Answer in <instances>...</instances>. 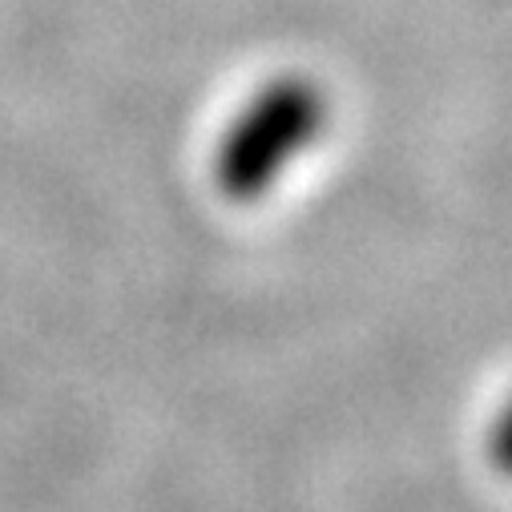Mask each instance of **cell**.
<instances>
[{
	"instance_id": "obj_1",
	"label": "cell",
	"mask_w": 512,
	"mask_h": 512,
	"mask_svg": "<svg viewBox=\"0 0 512 512\" xmlns=\"http://www.w3.org/2000/svg\"><path fill=\"white\" fill-rule=\"evenodd\" d=\"M327 125V97L307 77H275L259 97H250L246 109L226 130L214 182L234 202L263 198L279 174L323 134Z\"/></svg>"
}]
</instances>
